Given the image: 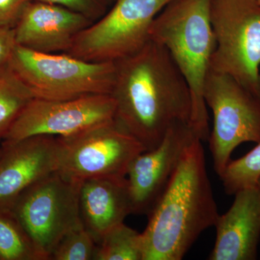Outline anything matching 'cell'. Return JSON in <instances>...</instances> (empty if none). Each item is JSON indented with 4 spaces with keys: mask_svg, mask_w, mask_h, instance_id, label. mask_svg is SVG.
Here are the masks:
<instances>
[{
    "mask_svg": "<svg viewBox=\"0 0 260 260\" xmlns=\"http://www.w3.org/2000/svg\"><path fill=\"white\" fill-rule=\"evenodd\" d=\"M3 153V149L0 146V157H1L2 154Z\"/></svg>",
    "mask_w": 260,
    "mask_h": 260,
    "instance_id": "cell-26",
    "label": "cell"
},
{
    "mask_svg": "<svg viewBox=\"0 0 260 260\" xmlns=\"http://www.w3.org/2000/svg\"><path fill=\"white\" fill-rule=\"evenodd\" d=\"M9 67L35 99L70 100L112 93L115 62L84 60L68 53L46 54L16 45Z\"/></svg>",
    "mask_w": 260,
    "mask_h": 260,
    "instance_id": "cell-4",
    "label": "cell"
},
{
    "mask_svg": "<svg viewBox=\"0 0 260 260\" xmlns=\"http://www.w3.org/2000/svg\"><path fill=\"white\" fill-rule=\"evenodd\" d=\"M64 7L81 13L95 22L107 12L109 5L104 0H34Z\"/></svg>",
    "mask_w": 260,
    "mask_h": 260,
    "instance_id": "cell-21",
    "label": "cell"
},
{
    "mask_svg": "<svg viewBox=\"0 0 260 260\" xmlns=\"http://www.w3.org/2000/svg\"><path fill=\"white\" fill-rule=\"evenodd\" d=\"M115 64L114 119L145 150L156 148L174 124L190 123V89L162 46L150 40Z\"/></svg>",
    "mask_w": 260,
    "mask_h": 260,
    "instance_id": "cell-1",
    "label": "cell"
},
{
    "mask_svg": "<svg viewBox=\"0 0 260 260\" xmlns=\"http://www.w3.org/2000/svg\"><path fill=\"white\" fill-rule=\"evenodd\" d=\"M81 184L54 172L29 186L10 207L42 260L50 259L61 239L81 223Z\"/></svg>",
    "mask_w": 260,
    "mask_h": 260,
    "instance_id": "cell-8",
    "label": "cell"
},
{
    "mask_svg": "<svg viewBox=\"0 0 260 260\" xmlns=\"http://www.w3.org/2000/svg\"><path fill=\"white\" fill-rule=\"evenodd\" d=\"M116 103L110 94L51 101L34 99L15 119L2 148L37 135L65 138L114 120Z\"/></svg>",
    "mask_w": 260,
    "mask_h": 260,
    "instance_id": "cell-10",
    "label": "cell"
},
{
    "mask_svg": "<svg viewBox=\"0 0 260 260\" xmlns=\"http://www.w3.org/2000/svg\"><path fill=\"white\" fill-rule=\"evenodd\" d=\"M213 114L209 136L213 167L219 177L239 145L260 142V101L231 75L210 68L203 88Z\"/></svg>",
    "mask_w": 260,
    "mask_h": 260,
    "instance_id": "cell-9",
    "label": "cell"
},
{
    "mask_svg": "<svg viewBox=\"0 0 260 260\" xmlns=\"http://www.w3.org/2000/svg\"><path fill=\"white\" fill-rule=\"evenodd\" d=\"M0 208H10L29 186L56 172V137L37 135L2 148Z\"/></svg>",
    "mask_w": 260,
    "mask_h": 260,
    "instance_id": "cell-13",
    "label": "cell"
},
{
    "mask_svg": "<svg viewBox=\"0 0 260 260\" xmlns=\"http://www.w3.org/2000/svg\"><path fill=\"white\" fill-rule=\"evenodd\" d=\"M56 139V172L80 183L101 178L126 177L130 164L145 151L143 145L115 119Z\"/></svg>",
    "mask_w": 260,
    "mask_h": 260,
    "instance_id": "cell-6",
    "label": "cell"
},
{
    "mask_svg": "<svg viewBox=\"0 0 260 260\" xmlns=\"http://www.w3.org/2000/svg\"><path fill=\"white\" fill-rule=\"evenodd\" d=\"M133 213L126 177L101 178L83 181L80 214L84 227L96 244L108 232Z\"/></svg>",
    "mask_w": 260,
    "mask_h": 260,
    "instance_id": "cell-15",
    "label": "cell"
},
{
    "mask_svg": "<svg viewBox=\"0 0 260 260\" xmlns=\"http://www.w3.org/2000/svg\"><path fill=\"white\" fill-rule=\"evenodd\" d=\"M256 186H257L258 189H259V190L260 191V178L259 179V180L257 181V184H256Z\"/></svg>",
    "mask_w": 260,
    "mask_h": 260,
    "instance_id": "cell-25",
    "label": "cell"
},
{
    "mask_svg": "<svg viewBox=\"0 0 260 260\" xmlns=\"http://www.w3.org/2000/svg\"><path fill=\"white\" fill-rule=\"evenodd\" d=\"M96 248L93 237L81 222L61 239L50 259L93 260Z\"/></svg>",
    "mask_w": 260,
    "mask_h": 260,
    "instance_id": "cell-20",
    "label": "cell"
},
{
    "mask_svg": "<svg viewBox=\"0 0 260 260\" xmlns=\"http://www.w3.org/2000/svg\"><path fill=\"white\" fill-rule=\"evenodd\" d=\"M220 178L228 194L256 186L260 178V142L242 158L231 160Z\"/></svg>",
    "mask_w": 260,
    "mask_h": 260,
    "instance_id": "cell-19",
    "label": "cell"
},
{
    "mask_svg": "<svg viewBox=\"0 0 260 260\" xmlns=\"http://www.w3.org/2000/svg\"><path fill=\"white\" fill-rule=\"evenodd\" d=\"M172 0H115L102 18L80 32L68 54L84 60L116 62L150 42L157 15Z\"/></svg>",
    "mask_w": 260,
    "mask_h": 260,
    "instance_id": "cell-7",
    "label": "cell"
},
{
    "mask_svg": "<svg viewBox=\"0 0 260 260\" xmlns=\"http://www.w3.org/2000/svg\"><path fill=\"white\" fill-rule=\"evenodd\" d=\"M143 244L140 234L124 223L108 232L97 244L93 260H143Z\"/></svg>",
    "mask_w": 260,
    "mask_h": 260,
    "instance_id": "cell-18",
    "label": "cell"
},
{
    "mask_svg": "<svg viewBox=\"0 0 260 260\" xmlns=\"http://www.w3.org/2000/svg\"><path fill=\"white\" fill-rule=\"evenodd\" d=\"M210 0H172L157 15L150 40L172 56L190 89V124L202 141L209 138L203 88L215 49Z\"/></svg>",
    "mask_w": 260,
    "mask_h": 260,
    "instance_id": "cell-3",
    "label": "cell"
},
{
    "mask_svg": "<svg viewBox=\"0 0 260 260\" xmlns=\"http://www.w3.org/2000/svg\"><path fill=\"white\" fill-rule=\"evenodd\" d=\"M16 45L14 29L0 27V70L9 66Z\"/></svg>",
    "mask_w": 260,
    "mask_h": 260,
    "instance_id": "cell-23",
    "label": "cell"
},
{
    "mask_svg": "<svg viewBox=\"0 0 260 260\" xmlns=\"http://www.w3.org/2000/svg\"><path fill=\"white\" fill-rule=\"evenodd\" d=\"M104 1H105L108 5H110L113 4V3H114V2L115 1V0H104Z\"/></svg>",
    "mask_w": 260,
    "mask_h": 260,
    "instance_id": "cell-24",
    "label": "cell"
},
{
    "mask_svg": "<svg viewBox=\"0 0 260 260\" xmlns=\"http://www.w3.org/2000/svg\"><path fill=\"white\" fill-rule=\"evenodd\" d=\"M215 49L210 68L231 75L260 101V4L210 0Z\"/></svg>",
    "mask_w": 260,
    "mask_h": 260,
    "instance_id": "cell-5",
    "label": "cell"
},
{
    "mask_svg": "<svg viewBox=\"0 0 260 260\" xmlns=\"http://www.w3.org/2000/svg\"><path fill=\"white\" fill-rule=\"evenodd\" d=\"M32 99L29 89L9 66L0 70V146L15 119Z\"/></svg>",
    "mask_w": 260,
    "mask_h": 260,
    "instance_id": "cell-17",
    "label": "cell"
},
{
    "mask_svg": "<svg viewBox=\"0 0 260 260\" xmlns=\"http://www.w3.org/2000/svg\"><path fill=\"white\" fill-rule=\"evenodd\" d=\"M0 260H42L31 239L10 208H0Z\"/></svg>",
    "mask_w": 260,
    "mask_h": 260,
    "instance_id": "cell-16",
    "label": "cell"
},
{
    "mask_svg": "<svg viewBox=\"0 0 260 260\" xmlns=\"http://www.w3.org/2000/svg\"><path fill=\"white\" fill-rule=\"evenodd\" d=\"M226 213L219 215L211 260H254L260 239V191L257 186L237 191Z\"/></svg>",
    "mask_w": 260,
    "mask_h": 260,
    "instance_id": "cell-14",
    "label": "cell"
},
{
    "mask_svg": "<svg viewBox=\"0 0 260 260\" xmlns=\"http://www.w3.org/2000/svg\"><path fill=\"white\" fill-rule=\"evenodd\" d=\"M93 23L74 10L32 0L13 29L17 45L56 54L68 53L80 32Z\"/></svg>",
    "mask_w": 260,
    "mask_h": 260,
    "instance_id": "cell-12",
    "label": "cell"
},
{
    "mask_svg": "<svg viewBox=\"0 0 260 260\" xmlns=\"http://www.w3.org/2000/svg\"><path fill=\"white\" fill-rule=\"evenodd\" d=\"M193 140L148 214L142 233L143 260H181L219 216L207 172L204 148Z\"/></svg>",
    "mask_w": 260,
    "mask_h": 260,
    "instance_id": "cell-2",
    "label": "cell"
},
{
    "mask_svg": "<svg viewBox=\"0 0 260 260\" xmlns=\"http://www.w3.org/2000/svg\"><path fill=\"white\" fill-rule=\"evenodd\" d=\"M257 2H258V3H259V4H260V0H257Z\"/></svg>",
    "mask_w": 260,
    "mask_h": 260,
    "instance_id": "cell-27",
    "label": "cell"
},
{
    "mask_svg": "<svg viewBox=\"0 0 260 260\" xmlns=\"http://www.w3.org/2000/svg\"><path fill=\"white\" fill-rule=\"evenodd\" d=\"M32 0H0V27L14 28L25 7Z\"/></svg>",
    "mask_w": 260,
    "mask_h": 260,
    "instance_id": "cell-22",
    "label": "cell"
},
{
    "mask_svg": "<svg viewBox=\"0 0 260 260\" xmlns=\"http://www.w3.org/2000/svg\"><path fill=\"white\" fill-rule=\"evenodd\" d=\"M196 138L199 137L190 123L178 122L169 129L156 148L145 150L132 161L126 179L133 213H150L172 179L186 148Z\"/></svg>",
    "mask_w": 260,
    "mask_h": 260,
    "instance_id": "cell-11",
    "label": "cell"
}]
</instances>
